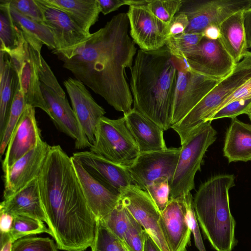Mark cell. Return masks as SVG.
I'll list each match as a JSON object with an SVG mask.
<instances>
[{"label":"cell","instance_id":"6da1fadb","mask_svg":"<svg viewBox=\"0 0 251 251\" xmlns=\"http://www.w3.org/2000/svg\"><path fill=\"white\" fill-rule=\"evenodd\" d=\"M129 32L127 13H121L67 57L57 55L75 78L124 115L133 102L126 69H131L137 53Z\"/></svg>","mask_w":251,"mask_h":251},{"label":"cell","instance_id":"7a4b0ae2","mask_svg":"<svg viewBox=\"0 0 251 251\" xmlns=\"http://www.w3.org/2000/svg\"><path fill=\"white\" fill-rule=\"evenodd\" d=\"M46 223L59 249L84 251L95 236L96 219L84 196L70 157L50 146L38 177Z\"/></svg>","mask_w":251,"mask_h":251},{"label":"cell","instance_id":"3957f363","mask_svg":"<svg viewBox=\"0 0 251 251\" xmlns=\"http://www.w3.org/2000/svg\"><path fill=\"white\" fill-rule=\"evenodd\" d=\"M130 71L133 108L164 131L171 128L177 57L166 46L152 51L140 49Z\"/></svg>","mask_w":251,"mask_h":251},{"label":"cell","instance_id":"277c9868","mask_svg":"<svg viewBox=\"0 0 251 251\" xmlns=\"http://www.w3.org/2000/svg\"><path fill=\"white\" fill-rule=\"evenodd\" d=\"M235 180L233 174L214 176L200 185L194 198L197 220L216 251H231L236 243L228 194Z\"/></svg>","mask_w":251,"mask_h":251},{"label":"cell","instance_id":"5b68a950","mask_svg":"<svg viewBox=\"0 0 251 251\" xmlns=\"http://www.w3.org/2000/svg\"><path fill=\"white\" fill-rule=\"evenodd\" d=\"M251 76V52L248 51L230 75L220 80L180 122L171 126L179 135L181 144L195 129L210 121L225 100Z\"/></svg>","mask_w":251,"mask_h":251},{"label":"cell","instance_id":"8992f818","mask_svg":"<svg viewBox=\"0 0 251 251\" xmlns=\"http://www.w3.org/2000/svg\"><path fill=\"white\" fill-rule=\"evenodd\" d=\"M211 122L198 127L181 144L176 169L169 183V200L187 195L195 188L196 174L201 170L208 148L216 140L217 133Z\"/></svg>","mask_w":251,"mask_h":251},{"label":"cell","instance_id":"52a82bcc","mask_svg":"<svg viewBox=\"0 0 251 251\" xmlns=\"http://www.w3.org/2000/svg\"><path fill=\"white\" fill-rule=\"evenodd\" d=\"M90 151L126 168L140 153L124 116L116 120L104 116L100 119Z\"/></svg>","mask_w":251,"mask_h":251},{"label":"cell","instance_id":"ba28073f","mask_svg":"<svg viewBox=\"0 0 251 251\" xmlns=\"http://www.w3.org/2000/svg\"><path fill=\"white\" fill-rule=\"evenodd\" d=\"M177 57V76L174 98L172 126L180 122L221 80L212 79L191 69Z\"/></svg>","mask_w":251,"mask_h":251},{"label":"cell","instance_id":"9c48e42d","mask_svg":"<svg viewBox=\"0 0 251 251\" xmlns=\"http://www.w3.org/2000/svg\"><path fill=\"white\" fill-rule=\"evenodd\" d=\"M173 54L182 57L197 73L216 80H222L230 75L236 65L220 39L203 37L197 45Z\"/></svg>","mask_w":251,"mask_h":251},{"label":"cell","instance_id":"30bf717a","mask_svg":"<svg viewBox=\"0 0 251 251\" xmlns=\"http://www.w3.org/2000/svg\"><path fill=\"white\" fill-rule=\"evenodd\" d=\"M251 6V0H183L179 11L189 21L185 32H202L208 26H219L227 17Z\"/></svg>","mask_w":251,"mask_h":251},{"label":"cell","instance_id":"8fae6325","mask_svg":"<svg viewBox=\"0 0 251 251\" xmlns=\"http://www.w3.org/2000/svg\"><path fill=\"white\" fill-rule=\"evenodd\" d=\"M125 208L141 225L161 251H171L159 225L161 212L149 194L136 184L120 190Z\"/></svg>","mask_w":251,"mask_h":251},{"label":"cell","instance_id":"7c38bea8","mask_svg":"<svg viewBox=\"0 0 251 251\" xmlns=\"http://www.w3.org/2000/svg\"><path fill=\"white\" fill-rule=\"evenodd\" d=\"M40 8L44 20L42 24L52 31L57 45V49L52 51L56 55L67 57L84 43L90 37L64 12L55 8L45 0H35Z\"/></svg>","mask_w":251,"mask_h":251},{"label":"cell","instance_id":"4fadbf2b","mask_svg":"<svg viewBox=\"0 0 251 251\" xmlns=\"http://www.w3.org/2000/svg\"><path fill=\"white\" fill-rule=\"evenodd\" d=\"M181 148L140 153L128 168L135 184L145 191L147 187L160 177L170 182L177 164ZM170 183V182H169Z\"/></svg>","mask_w":251,"mask_h":251},{"label":"cell","instance_id":"5bb4252c","mask_svg":"<svg viewBox=\"0 0 251 251\" xmlns=\"http://www.w3.org/2000/svg\"><path fill=\"white\" fill-rule=\"evenodd\" d=\"M127 15L130 36L141 50L152 51L165 46L169 37V26L146 7L130 5Z\"/></svg>","mask_w":251,"mask_h":251},{"label":"cell","instance_id":"9a60e30c","mask_svg":"<svg viewBox=\"0 0 251 251\" xmlns=\"http://www.w3.org/2000/svg\"><path fill=\"white\" fill-rule=\"evenodd\" d=\"M9 56L18 73L26 104L40 108L50 117V112L41 91V82L31 48L23 34L19 49Z\"/></svg>","mask_w":251,"mask_h":251},{"label":"cell","instance_id":"2e32d148","mask_svg":"<svg viewBox=\"0 0 251 251\" xmlns=\"http://www.w3.org/2000/svg\"><path fill=\"white\" fill-rule=\"evenodd\" d=\"M63 83L76 119L87 139L92 145L97 126L105 114V110L97 103L86 86L78 79L69 77Z\"/></svg>","mask_w":251,"mask_h":251},{"label":"cell","instance_id":"e0dca14e","mask_svg":"<svg viewBox=\"0 0 251 251\" xmlns=\"http://www.w3.org/2000/svg\"><path fill=\"white\" fill-rule=\"evenodd\" d=\"M50 146L43 141L3 172V200L10 197L31 181L38 178L49 152Z\"/></svg>","mask_w":251,"mask_h":251},{"label":"cell","instance_id":"ac0fdd59","mask_svg":"<svg viewBox=\"0 0 251 251\" xmlns=\"http://www.w3.org/2000/svg\"><path fill=\"white\" fill-rule=\"evenodd\" d=\"M43 141L35 117V108L26 104L6 150L2 162L3 172Z\"/></svg>","mask_w":251,"mask_h":251},{"label":"cell","instance_id":"d6986e66","mask_svg":"<svg viewBox=\"0 0 251 251\" xmlns=\"http://www.w3.org/2000/svg\"><path fill=\"white\" fill-rule=\"evenodd\" d=\"M71 157L88 205L96 220H101L116 206L120 200V193L97 180L78 160Z\"/></svg>","mask_w":251,"mask_h":251},{"label":"cell","instance_id":"ffe728a7","mask_svg":"<svg viewBox=\"0 0 251 251\" xmlns=\"http://www.w3.org/2000/svg\"><path fill=\"white\" fill-rule=\"evenodd\" d=\"M41 91L50 112V117L62 132L73 139L75 148L91 146L66 98H63L41 82Z\"/></svg>","mask_w":251,"mask_h":251},{"label":"cell","instance_id":"44dd1931","mask_svg":"<svg viewBox=\"0 0 251 251\" xmlns=\"http://www.w3.org/2000/svg\"><path fill=\"white\" fill-rule=\"evenodd\" d=\"M72 156L78 160L91 176L119 192L122 188L135 184L127 168L114 163L90 151L76 152Z\"/></svg>","mask_w":251,"mask_h":251},{"label":"cell","instance_id":"7402d4cb","mask_svg":"<svg viewBox=\"0 0 251 251\" xmlns=\"http://www.w3.org/2000/svg\"><path fill=\"white\" fill-rule=\"evenodd\" d=\"M159 225L171 251H183L190 244L192 232L186 217L182 197L169 200L161 212Z\"/></svg>","mask_w":251,"mask_h":251},{"label":"cell","instance_id":"603a6c76","mask_svg":"<svg viewBox=\"0 0 251 251\" xmlns=\"http://www.w3.org/2000/svg\"><path fill=\"white\" fill-rule=\"evenodd\" d=\"M124 116L140 153L167 148L163 136L164 130L153 122L133 108Z\"/></svg>","mask_w":251,"mask_h":251},{"label":"cell","instance_id":"cb8c5ba5","mask_svg":"<svg viewBox=\"0 0 251 251\" xmlns=\"http://www.w3.org/2000/svg\"><path fill=\"white\" fill-rule=\"evenodd\" d=\"M0 211L14 216L24 215L39 219L46 223L38 178L10 197L4 199L0 204Z\"/></svg>","mask_w":251,"mask_h":251},{"label":"cell","instance_id":"d4e9b609","mask_svg":"<svg viewBox=\"0 0 251 251\" xmlns=\"http://www.w3.org/2000/svg\"><path fill=\"white\" fill-rule=\"evenodd\" d=\"M223 153L229 163L251 161V124L232 119L226 134Z\"/></svg>","mask_w":251,"mask_h":251},{"label":"cell","instance_id":"484cf974","mask_svg":"<svg viewBox=\"0 0 251 251\" xmlns=\"http://www.w3.org/2000/svg\"><path fill=\"white\" fill-rule=\"evenodd\" d=\"M243 11L229 16L219 26L220 39L236 64L240 62L248 51L243 25Z\"/></svg>","mask_w":251,"mask_h":251},{"label":"cell","instance_id":"4316f807","mask_svg":"<svg viewBox=\"0 0 251 251\" xmlns=\"http://www.w3.org/2000/svg\"><path fill=\"white\" fill-rule=\"evenodd\" d=\"M0 137L8 117L19 83L17 71L9 55L0 50Z\"/></svg>","mask_w":251,"mask_h":251},{"label":"cell","instance_id":"83f0119b","mask_svg":"<svg viewBox=\"0 0 251 251\" xmlns=\"http://www.w3.org/2000/svg\"><path fill=\"white\" fill-rule=\"evenodd\" d=\"M50 5L66 13L88 34L101 12L97 0H45Z\"/></svg>","mask_w":251,"mask_h":251},{"label":"cell","instance_id":"f1b7e54d","mask_svg":"<svg viewBox=\"0 0 251 251\" xmlns=\"http://www.w3.org/2000/svg\"><path fill=\"white\" fill-rule=\"evenodd\" d=\"M22 31L15 25L9 11L7 0H0V49L8 55L20 48L22 40Z\"/></svg>","mask_w":251,"mask_h":251},{"label":"cell","instance_id":"f546056e","mask_svg":"<svg viewBox=\"0 0 251 251\" xmlns=\"http://www.w3.org/2000/svg\"><path fill=\"white\" fill-rule=\"evenodd\" d=\"M9 5L12 18L15 25L19 29L37 39L43 45L47 46L52 51L57 49V45L53 34L49 27L42 23L26 18L11 6L9 3Z\"/></svg>","mask_w":251,"mask_h":251},{"label":"cell","instance_id":"4dcf8cb0","mask_svg":"<svg viewBox=\"0 0 251 251\" xmlns=\"http://www.w3.org/2000/svg\"><path fill=\"white\" fill-rule=\"evenodd\" d=\"M182 0H127V5L146 7L155 17L169 26L180 10Z\"/></svg>","mask_w":251,"mask_h":251},{"label":"cell","instance_id":"1f68e13d","mask_svg":"<svg viewBox=\"0 0 251 251\" xmlns=\"http://www.w3.org/2000/svg\"><path fill=\"white\" fill-rule=\"evenodd\" d=\"M25 97L19 83L2 135L0 137V155L6 151L11 136L24 112L26 106Z\"/></svg>","mask_w":251,"mask_h":251},{"label":"cell","instance_id":"d6a6232c","mask_svg":"<svg viewBox=\"0 0 251 251\" xmlns=\"http://www.w3.org/2000/svg\"><path fill=\"white\" fill-rule=\"evenodd\" d=\"M50 232L43 223L37 219L24 215L14 216L13 227L8 236L14 243L27 236Z\"/></svg>","mask_w":251,"mask_h":251},{"label":"cell","instance_id":"836d02e7","mask_svg":"<svg viewBox=\"0 0 251 251\" xmlns=\"http://www.w3.org/2000/svg\"><path fill=\"white\" fill-rule=\"evenodd\" d=\"M101 221L120 240L124 241L130 220L129 212L124 206L121 199L115 208Z\"/></svg>","mask_w":251,"mask_h":251},{"label":"cell","instance_id":"e575fe53","mask_svg":"<svg viewBox=\"0 0 251 251\" xmlns=\"http://www.w3.org/2000/svg\"><path fill=\"white\" fill-rule=\"evenodd\" d=\"M121 241L100 220L96 221L95 236L91 251H121Z\"/></svg>","mask_w":251,"mask_h":251},{"label":"cell","instance_id":"d590c367","mask_svg":"<svg viewBox=\"0 0 251 251\" xmlns=\"http://www.w3.org/2000/svg\"><path fill=\"white\" fill-rule=\"evenodd\" d=\"M54 241L49 237H25L16 241L12 251H59Z\"/></svg>","mask_w":251,"mask_h":251},{"label":"cell","instance_id":"8d00e7d4","mask_svg":"<svg viewBox=\"0 0 251 251\" xmlns=\"http://www.w3.org/2000/svg\"><path fill=\"white\" fill-rule=\"evenodd\" d=\"M169 182L167 177H160L153 181L145 190L160 212L165 209L169 201Z\"/></svg>","mask_w":251,"mask_h":251},{"label":"cell","instance_id":"74e56055","mask_svg":"<svg viewBox=\"0 0 251 251\" xmlns=\"http://www.w3.org/2000/svg\"><path fill=\"white\" fill-rule=\"evenodd\" d=\"M182 197L185 208V217L193 235L195 245L199 251H206L198 225L192 195L190 192Z\"/></svg>","mask_w":251,"mask_h":251},{"label":"cell","instance_id":"f35d334b","mask_svg":"<svg viewBox=\"0 0 251 251\" xmlns=\"http://www.w3.org/2000/svg\"><path fill=\"white\" fill-rule=\"evenodd\" d=\"M129 213V226L122 242L129 251H144L146 232L132 215Z\"/></svg>","mask_w":251,"mask_h":251},{"label":"cell","instance_id":"ab89813d","mask_svg":"<svg viewBox=\"0 0 251 251\" xmlns=\"http://www.w3.org/2000/svg\"><path fill=\"white\" fill-rule=\"evenodd\" d=\"M202 32H184L168 38L165 46L173 54L197 45L203 38Z\"/></svg>","mask_w":251,"mask_h":251},{"label":"cell","instance_id":"60d3db41","mask_svg":"<svg viewBox=\"0 0 251 251\" xmlns=\"http://www.w3.org/2000/svg\"><path fill=\"white\" fill-rule=\"evenodd\" d=\"M251 109V99L232 101L216 112L210 121L223 118L232 119L242 114H247Z\"/></svg>","mask_w":251,"mask_h":251},{"label":"cell","instance_id":"b9f144b4","mask_svg":"<svg viewBox=\"0 0 251 251\" xmlns=\"http://www.w3.org/2000/svg\"><path fill=\"white\" fill-rule=\"evenodd\" d=\"M11 6L26 18L42 23V12L35 0H8Z\"/></svg>","mask_w":251,"mask_h":251},{"label":"cell","instance_id":"7bdbcfd3","mask_svg":"<svg viewBox=\"0 0 251 251\" xmlns=\"http://www.w3.org/2000/svg\"><path fill=\"white\" fill-rule=\"evenodd\" d=\"M251 99V76L245 82L241 84L239 87H238L229 96H228L225 100L218 108L216 112L232 101L239 100H248Z\"/></svg>","mask_w":251,"mask_h":251},{"label":"cell","instance_id":"ee69618b","mask_svg":"<svg viewBox=\"0 0 251 251\" xmlns=\"http://www.w3.org/2000/svg\"><path fill=\"white\" fill-rule=\"evenodd\" d=\"M189 25L186 15L179 11L174 16L169 26V37L177 35L185 32Z\"/></svg>","mask_w":251,"mask_h":251},{"label":"cell","instance_id":"f6af8a7d","mask_svg":"<svg viewBox=\"0 0 251 251\" xmlns=\"http://www.w3.org/2000/svg\"><path fill=\"white\" fill-rule=\"evenodd\" d=\"M101 12L108 14L118 10L120 7L127 5V0H97Z\"/></svg>","mask_w":251,"mask_h":251},{"label":"cell","instance_id":"bcb514c9","mask_svg":"<svg viewBox=\"0 0 251 251\" xmlns=\"http://www.w3.org/2000/svg\"><path fill=\"white\" fill-rule=\"evenodd\" d=\"M0 235H9L13 226L14 216L7 212L0 211Z\"/></svg>","mask_w":251,"mask_h":251},{"label":"cell","instance_id":"7dc6e473","mask_svg":"<svg viewBox=\"0 0 251 251\" xmlns=\"http://www.w3.org/2000/svg\"><path fill=\"white\" fill-rule=\"evenodd\" d=\"M243 20L248 49L251 48V6L243 11Z\"/></svg>","mask_w":251,"mask_h":251},{"label":"cell","instance_id":"c3c4849f","mask_svg":"<svg viewBox=\"0 0 251 251\" xmlns=\"http://www.w3.org/2000/svg\"><path fill=\"white\" fill-rule=\"evenodd\" d=\"M202 33L204 38L209 40H217L221 37L219 27L215 25L207 27Z\"/></svg>","mask_w":251,"mask_h":251},{"label":"cell","instance_id":"681fc988","mask_svg":"<svg viewBox=\"0 0 251 251\" xmlns=\"http://www.w3.org/2000/svg\"><path fill=\"white\" fill-rule=\"evenodd\" d=\"M13 243L8 235H0V251H12Z\"/></svg>","mask_w":251,"mask_h":251},{"label":"cell","instance_id":"f907efd6","mask_svg":"<svg viewBox=\"0 0 251 251\" xmlns=\"http://www.w3.org/2000/svg\"><path fill=\"white\" fill-rule=\"evenodd\" d=\"M144 251H161L147 232L144 242Z\"/></svg>","mask_w":251,"mask_h":251},{"label":"cell","instance_id":"816d5d0a","mask_svg":"<svg viewBox=\"0 0 251 251\" xmlns=\"http://www.w3.org/2000/svg\"><path fill=\"white\" fill-rule=\"evenodd\" d=\"M121 251H129L126 245L122 241H121Z\"/></svg>","mask_w":251,"mask_h":251},{"label":"cell","instance_id":"f5cc1de1","mask_svg":"<svg viewBox=\"0 0 251 251\" xmlns=\"http://www.w3.org/2000/svg\"><path fill=\"white\" fill-rule=\"evenodd\" d=\"M247 114L248 115L249 118L251 122V110L249 111Z\"/></svg>","mask_w":251,"mask_h":251},{"label":"cell","instance_id":"db71d44e","mask_svg":"<svg viewBox=\"0 0 251 251\" xmlns=\"http://www.w3.org/2000/svg\"><path fill=\"white\" fill-rule=\"evenodd\" d=\"M183 251H187L186 249L184 250Z\"/></svg>","mask_w":251,"mask_h":251},{"label":"cell","instance_id":"11a10c76","mask_svg":"<svg viewBox=\"0 0 251 251\" xmlns=\"http://www.w3.org/2000/svg\"><path fill=\"white\" fill-rule=\"evenodd\" d=\"M251 110H250V111H251Z\"/></svg>","mask_w":251,"mask_h":251}]
</instances>
